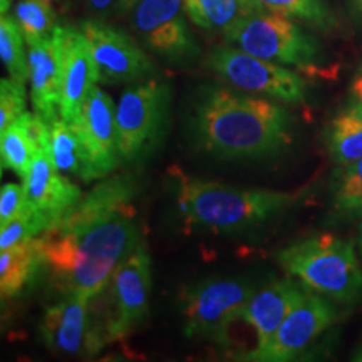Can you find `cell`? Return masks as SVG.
<instances>
[{"label": "cell", "instance_id": "277c9868", "mask_svg": "<svg viewBox=\"0 0 362 362\" xmlns=\"http://www.w3.org/2000/svg\"><path fill=\"white\" fill-rule=\"evenodd\" d=\"M277 260L307 291L341 304H351L362 296V269L351 240L315 235L285 247Z\"/></svg>", "mask_w": 362, "mask_h": 362}, {"label": "cell", "instance_id": "8fae6325", "mask_svg": "<svg viewBox=\"0 0 362 362\" xmlns=\"http://www.w3.org/2000/svg\"><path fill=\"white\" fill-rule=\"evenodd\" d=\"M81 30L89 42L101 84H133L155 76L151 59L123 30L98 21L83 22Z\"/></svg>", "mask_w": 362, "mask_h": 362}, {"label": "cell", "instance_id": "44dd1931", "mask_svg": "<svg viewBox=\"0 0 362 362\" xmlns=\"http://www.w3.org/2000/svg\"><path fill=\"white\" fill-rule=\"evenodd\" d=\"M42 267L35 238L7 248L0 253V292L2 298L21 296Z\"/></svg>", "mask_w": 362, "mask_h": 362}, {"label": "cell", "instance_id": "1f68e13d", "mask_svg": "<svg viewBox=\"0 0 362 362\" xmlns=\"http://www.w3.org/2000/svg\"><path fill=\"white\" fill-rule=\"evenodd\" d=\"M112 0H89V6L94 8V11H106L107 7L111 6Z\"/></svg>", "mask_w": 362, "mask_h": 362}, {"label": "cell", "instance_id": "8d00e7d4", "mask_svg": "<svg viewBox=\"0 0 362 362\" xmlns=\"http://www.w3.org/2000/svg\"><path fill=\"white\" fill-rule=\"evenodd\" d=\"M356 2H357V6H359L361 11H362V0H356Z\"/></svg>", "mask_w": 362, "mask_h": 362}, {"label": "cell", "instance_id": "836d02e7", "mask_svg": "<svg viewBox=\"0 0 362 362\" xmlns=\"http://www.w3.org/2000/svg\"><path fill=\"white\" fill-rule=\"evenodd\" d=\"M136 2H138V0H119V6L123 8H131L134 7Z\"/></svg>", "mask_w": 362, "mask_h": 362}, {"label": "cell", "instance_id": "cb8c5ba5", "mask_svg": "<svg viewBox=\"0 0 362 362\" xmlns=\"http://www.w3.org/2000/svg\"><path fill=\"white\" fill-rule=\"evenodd\" d=\"M264 12L277 13L327 30L336 24L334 13L325 0H255Z\"/></svg>", "mask_w": 362, "mask_h": 362}, {"label": "cell", "instance_id": "74e56055", "mask_svg": "<svg viewBox=\"0 0 362 362\" xmlns=\"http://www.w3.org/2000/svg\"><path fill=\"white\" fill-rule=\"evenodd\" d=\"M49 2H52V0H49Z\"/></svg>", "mask_w": 362, "mask_h": 362}, {"label": "cell", "instance_id": "d4e9b609", "mask_svg": "<svg viewBox=\"0 0 362 362\" xmlns=\"http://www.w3.org/2000/svg\"><path fill=\"white\" fill-rule=\"evenodd\" d=\"M24 34L17 19L4 13L0 19V57L12 79L27 83L30 78L29 56L24 51Z\"/></svg>", "mask_w": 362, "mask_h": 362}, {"label": "cell", "instance_id": "6da1fadb", "mask_svg": "<svg viewBox=\"0 0 362 362\" xmlns=\"http://www.w3.org/2000/svg\"><path fill=\"white\" fill-rule=\"evenodd\" d=\"M136 194L133 175L103 178L35 237L42 267L62 296H99L117 267L139 245Z\"/></svg>", "mask_w": 362, "mask_h": 362}, {"label": "cell", "instance_id": "e575fe53", "mask_svg": "<svg viewBox=\"0 0 362 362\" xmlns=\"http://www.w3.org/2000/svg\"><path fill=\"white\" fill-rule=\"evenodd\" d=\"M8 7H11V0H0V12H2V16L8 11Z\"/></svg>", "mask_w": 362, "mask_h": 362}, {"label": "cell", "instance_id": "d6986e66", "mask_svg": "<svg viewBox=\"0 0 362 362\" xmlns=\"http://www.w3.org/2000/svg\"><path fill=\"white\" fill-rule=\"evenodd\" d=\"M49 121L37 112H24L13 123L0 131L2 168L12 170L22 178L29 173L39 149L45 148Z\"/></svg>", "mask_w": 362, "mask_h": 362}, {"label": "cell", "instance_id": "603a6c76", "mask_svg": "<svg viewBox=\"0 0 362 362\" xmlns=\"http://www.w3.org/2000/svg\"><path fill=\"white\" fill-rule=\"evenodd\" d=\"M327 146L339 166H347L362 158V116L347 107L330 123Z\"/></svg>", "mask_w": 362, "mask_h": 362}, {"label": "cell", "instance_id": "ac0fdd59", "mask_svg": "<svg viewBox=\"0 0 362 362\" xmlns=\"http://www.w3.org/2000/svg\"><path fill=\"white\" fill-rule=\"evenodd\" d=\"M305 292L307 288H302L296 280L284 279L275 280L262 291L253 293L243 309L242 319L255 330V349H260L270 341L285 317L302 300Z\"/></svg>", "mask_w": 362, "mask_h": 362}, {"label": "cell", "instance_id": "4dcf8cb0", "mask_svg": "<svg viewBox=\"0 0 362 362\" xmlns=\"http://www.w3.org/2000/svg\"><path fill=\"white\" fill-rule=\"evenodd\" d=\"M349 107L352 111H356L357 115L362 116V72H359L356 76V79L352 81Z\"/></svg>", "mask_w": 362, "mask_h": 362}, {"label": "cell", "instance_id": "7402d4cb", "mask_svg": "<svg viewBox=\"0 0 362 362\" xmlns=\"http://www.w3.org/2000/svg\"><path fill=\"white\" fill-rule=\"evenodd\" d=\"M185 12L194 25L226 30L243 17L264 11L255 0H185Z\"/></svg>", "mask_w": 362, "mask_h": 362}, {"label": "cell", "instance_id": "f546056e", "mask_svg": "<svg viewBox=\"0 0 362 362\" xmlns=\"http://www.w3.org/2000/svg\"><path fill=\"white\" fill-rule=\"evenodd\" d=\"M27 206L25 188L19 183H7L0 189V225H6L8 221L21 215Z\"/></svg>", "mask_w": 362, "mask_h": 362}, {"label": "cell", "instance_id": "3957f363", "mask_svg": "<svg viewBox=\"0 0 362 362\" xmlns=\"http://www.w3.org/2000/svg\"><path fill=\"white\" fill-rule=\"evenodd\" d=\"M297 194L267 188H238L178 175L176 202L185 221L214 233H242L264 225L296 202Z\"/></svg>", "mask_w": 362, "mask_h": 362}, {"label": "cell", "instance_id": "8992f818", "mask_svg": "<svg viewBox=\"0 0 362 362\" xmlns=\"http://www.w3.org/2000/svg\"><path fill=\"white\" fill-rule=\"evenodd\" d=\"M171 88L158 79L139 81L116 104L117 146L123 163L141 161L163 141L170 123Z\"/></svg>", "mask_w": 362, "mask_h": 362}, {"label": "cell", "instance_id": "d590c367", "mask_svg": "<svg viewBox=\"0 0 362 362\" xmlns=\"http://www.w3.org/2000/svg\"><path fill=\"white\" fill-rule=\"evenodd\" d=\"M352 359L362 362V344H361V347H359V349H357V351L354 352V357H352Z\"/></svg>", "mask_w": 362, "mask_h": 362}, {"label": "cell", "instance_id": "4fadbf2b", "mask_svg": "<svg viewBox=\"0 0 362 362\" xmlns=\"http://www.w3.org/2000/svg\"><path fill=\"white\" fill-rule=\"evenodd\" d=\"M336 320V309L327 297L307 291L302 300L285 317L277 332L260 349L245 356L247 361L287 362L302 354Z\"/></svg>", "mask_w": 362, "mask_h": 362}, {"label": "cell", "instance_id": "ffe728a7", "mask_svg": "<svg viewBox=\"0 0 362 362\" xmlns=\"http://www.w3.org/2000/svg\"><path fill=\"white\" fill-rule=\"evenodd\" d=\"M44 151L51 158L57 171L66 176H76L88 183V165H86L83 144L71 123L62 117L49 121Z\"/></svg>", "mask_w": 362, "mask_h": 362}, {"label": "cell", "instance_id": "83f0119b", "mask_svg": "<svg viewBox=\"0 0 362 362\" xmlns=\"http://www.w3.org/2000/svg\"><path fill=\"white\" fill-rule=\"evenodd\" d=\"M47 226V221L27 205L21 215L6 225H0V252L39 237Z\"/></svg>", "mask_w": 362, "mask_h": 362}, {"label": "cell", "instance_id": "4316f807", "mask_svg": "<svg viewBox=\"0 0 362 362\" xmlns=\"http://www.w3.org/2000/svg\"><path fill=\"white\" fill-rule=\"evenodd\" d=\"M16 19L27 45L39 42L56 29V13L49 0H22L16 7Z\"/></svg>", "mask_w": 362, "mask_h": 362}, {"label": "cell", "instance_id": "2e32d148", "mask_svg": "<svg viewBox=\"0 0 362 362\" xmlns=\"http://www.w3.org/2000/svg\"><path fill=\"white\" fill-rule=\"evenodd\" d=\"M24 188L27 205L42 216L47 225L66 215L83 198L78 185L56 170L44 149H39L35 155L24 178Z\"/></svg>", "mask_w": 362, "mask_h": 362}, {"label": "cell", "instance_id": "7c38bea8", "mask_svg": "<svg viewBox=\"0 0 362 362\" xmlns=\"http://www.w3.org/2000/svg\"><path fill=\"white\" fill-rule=\"evenodd\" d=\"M185 16V0H138L133 24L153 52L171 62H185L200 52Z\"/></svg>", "mask_w": 362, "mask_h": 362}, {"label": "cell", "instance_id": "e0dca14e", "mask_svg": "<svg viewBox=\"0 0 362 362\" xmlns=\"http://www.w3.org/2000/svg\"><path fill=\"white\" fill-rule=\"evenodd\" d=\"M30 99L34 111L52 121L61 117L62 27L56 25L47 37L29 45Z\"/></svg>", "mask_w": 362, "mask_h": 362}, {"label": "cell", "instance_id": "9a60e30c", "mask_svg": "<svg viewBox=\"0 0 362 362\" xmlns=\"http://www.w3.org/2000/svg\"><path fill=\"white\" fill-rule=\"evenodd\" d=\"M99 83L98 67L83 30L62 27L61 117L74 123L89 90Z\"/></svg>", "mask_w": 362, "mask_h": 362}, {"label": "cell", "instance_id": "5b68a950", "mask_svg": "<svg viewBox=\"0 0 362 362\" xmlns=\"http://www.w3.org/2000/svg\"><path fill=\"white\" fill-rule=\"evenodd\" d=\"M225 37L235 47L267 61L292 66L307 74L319 71V44L288 17L272 12L253 13L230 25Z\"/></svg>", "mask_w": 362, "mask_h": 362}, {"label": "cell", "instance_id": "f1b7e54d", "mask_svg": "<svg viewBox=\"0 0 362 362\" xmlns=\"http://www.w3.org/2000/svg\"><path fill=\"white\" fill-rule=\"evenodd\" d=\"M25 112V84L16 79L0 81V131Z\"/></svg>", "mask_w": 362, "mask_h": 362}, {"label": "cell", "instance_id": "30bf717a", "mask_svg": "<svg viewBox=\"0 0 362 362\" xmlns=\"http://www.w3.org/2000/svg\"><path fill=\"white\" fill-rule=\"evenodd\" d=\"M88 165V183L107 178L123 163L117 146L116 107L99 86L89 90L74 123Z\"/></svg>", "mask_w": 362, "mask_h": 362}, {"label": "cell", "instance_id": "ba28073f", "mask_svg": "<svg viewBox=\"0 0 362 362\" xmlns=\"http://www.w3.org/2000/svg\"><path fill=\"white\" fill-rule=\"evenodd\" d=\"M206 66L235 89L287 104L305 101V84L297 72L238 47L220 45L214 49L206 59Z\"/></svg>", "mask_w": 362, "mask_h": 362}, {"label": "cell", "instance_id": "52a82bcc", "mask_svg": "<svg viewBox=\"0 0 362 362\" xmlns=\"http://www.w3.org/2000/svg\"><path fill=\"white\" fill-rule=\"evenodd\" d=\"M253 293L245 279L203 280L187 288L181 296L185 336L226 344L230 325L242 319Z\"/></svg>", "mask_w": 362, "mask_h": 362}, {"label": "cell", "instance_id": "d6a6232c", "mask_svg": "<svg viewBox=\"0 0 362 362\" xmlns=\"http://www.w3.org/2000/svg\"><path fill=\"white\" fill-rule=\"evenodd\" d=\"M357 247H359V252L362 255V218L359 220V233H357Z\"/></svg>", "mask_w": 362, "mask_h": 362}, {"label": "cell", "instance_id": "484cf974", "mask_svg": "<svg viewBox=\"0 0 362 362\" xmlns=\"http://www.w3.org/2000/svg\"><path fill=\"white\" fill-rule=\"evenodd\" d=\"M334 211L342 218H362V158L342 166L334 183Z\"/></svg>", "mask_w": 362, "mask_h": 362}, {"label": "cell", "instance_id": "7a4b0ae2", "mask_svg": "<svg viewBox=\"0 0 362 362\" xmlns=\"http://www.w3.org/2000/svg\"><path fill=\"white\" fill-rule=\"evenodd\" d=\"M291 115L264 96L226 88L206 89L192 115L194 139L218 160H264L292 141Z\"/></svg>", "mask_w": 362, "mask_h": 362}, {"label": "cell", "instance_id": "9c48e42d", "mask_svg": "<svg viewBox=\"0 0 362 362\" xmlns=\"http://www.w3.org/2000/svg\"><path fill=\"white\" fill-rule=\"evenodd\" d=\"M106 288L111 302L103 324L107 342H115L141 327L149 314L151 259L141 242L117 267Z\"/></svg>", "mask_w": 362, "mask_h": 362}, {"label": "cell", "instance_id": "5bb4252c", "mask_svg": "<svg viewBox=\"0 0 362 362\" xmlns=\"http://www.w3.org/2000/svg\"><path fill=\"white\" fill-rule=\"evenodd\" d=\"M90 298L69 296L47 307L40 322V336L54 352L67 356H94L104 341L89 310Z\"/></svg>", "mask_w": 362, "mask_h": 362}]
</instances>
